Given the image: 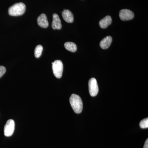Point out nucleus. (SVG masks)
<instances>
[{
  "instance_id": "3",
  "label": "nucleus",
  "mask_w": 148,
  "mask_h": 148,
  "mask_svg": "<svg viewBox=\"0 0 148 148\" xmlns=\"http://www.w3.org/2000/svg\"><path fill=\"white\" fill-rule=\"evenodd\" d=\"M52 70L54 76L58 79L62 77L64 70V66L62 61L60 60H56L52 63Z\"/></svg>"
},
{
  "instance_id": "15",
  "label": "nucleus",
  "mask_w": 148,
  "mask_h": 148,
  "mask_svg": "<svg viewBox=\"0 0 148 148\" xmlns=\"http://www.w3.org/2000/svg\"><path fill=\"white\" fill-rule=\"evenodd\" d=\"M6 72V69L5 67L3 66H0V78Z\"/></svg>"
},
{
  "instance_id": "12",
  "label": "nucleus",
  "mask_w": 148,
  "mask_h": 148,
  "mask_svg": "<svg viewBox=\"0 0 148 148\" xmlns=\"http://www.w3.org/2000/svg\"><path fill=\"white\" fill-rule=\"evenodd\" d=\"M65 48L67 50L71 52H75L77 50V47L76 45L73 42H66L64 44Z\"/></svg>"
},
{
  "instance_id": "7",
  "label": "nucleus",
  "mask_w": 148,
  "mask_h": 148,
  "mask_svg": "<svg viewBox=\"0 0 148 148\" xmlns=\"http://www.w3.org/2000/svg\"><path fill=\"white\" fill-rule=\"evenodd\" d=\"M37 21L39 26L42 28H46L48 27L49 23L47 17L45 14H42L38 16Z\"/></svg>"
},
{
  "instance_id": "6",
  "label": "nucleus",
  "mask_w": 148,
  "mask_h": 148,
  "mask_svg": "<svg viewBox=\"0 0 148 148\" xmlns=\"http://www.w3.org/2000/svg\"><path fill=\"white\" fill-rule=\"evenodd\" d=\"M119 17L122 21H128L134 18V14L129 10L123 9L120 11Z\"/></svg>"
},
{
  "instance_id": "9",
  "label": "nucleus",
  "mask_w": 148,
  "mask_h": 148,
  "mask_svg": "<svg viewBox=\"0 0 148 148\" xmlns=\"http://www.w3.org/2000/svg\"><path fill=\"white\" fill-rule=\"evenodd\" d=\"M64 20L68 23H72L74 21L73 14L69 10H64L62 13Z\"/></svg>"
},
{
  "instance_id": "4",
  "label": "nucleus",
  "mask_w": 148,
  "mask_h": 148,
  "mask_svg": "<svg viewBox=\"0 0 148 148\" xmlns=\"http://www.w3.org/2000/svg\"><path fill=\"white\" fill-rule=\"evenodd\" d=\"M88 90L90 95L92 97L98 94L99 89L97 80L94 78L90 79L88 82Z\"/></svg>"
},
{
  "instance_id": "2",
  "label": "nucleus",
  "mask_w": 148,
  "mask_h": 148,
  "mask_svg": "<svg viewBox=\"0 0 148 148\" xmlns=\"http://www.w3.org/2000/svg\"><path fill=\"white\" fill-rule=\"evenodd\" d=\"M25 11L26 5L24 3H16L9 8L8 13L10 16H18L24 14Z\"/></svg>"
},
{
  "instance_id": "11",
  "label": "nucleus",
  "mask_w": 148,
  "mask_h": 148,
  "mask_svg": "<svg viewBox=\"0 0 148 148\" xmlns=\"http://www.w3.org/2000/svg\"><path fill=\"white\" fill-rule=\"evenodd\" d=\"M112 23V18L110 16H106L99 22V25L102 29H106Z\"/></svg>"
},
{
  "instance_id": "14",
  "label": "nucleus",
  "mask_w": 148,
  "mask_h": 148,
  "mask_svg": "<svg viewBox=\"0 0 148 148\" xmlns=\"http://www.w3.org/2000/svg\"><path fill=\"white\" fill-rule=\"evenodd\" d=\"M140 126L142 128H147L148 127V119H145L140 121Z\"/></svg>"
},
{
  "instance_id": "5",
  "label": "nucleus",
  "mask_w": 148,
  "mask_h": 148,
  "mask_svg": "<svg viewBox=\"0 0 148 148\" xmlns=\"http://www.w3.org/2000/svg\"><path fill=\"white\" fill-rule=\"evenodd\" d=\"M15 127V123L12 119H9L7 121L4 128V133L6 137H10L13 134Z\"/></svg>"
},
{
  "instance_id": "1",
  "label": "nucleus",
  "mask_w": 148,
  "mask_h": 148,
  "mask_svg": "<svg viewBox=\"0 0 148 148\" xmlns=\"http://www.w3.org/2000/svg\"><path fill=\"white\" fill-rule=\"evenodd\" d=\"M70 102L72 108L77 114L82 112L83 110V102L81 98L76 94H73L71 95Z\"/></svg>"
},
{
  "instance_id": "10",
  "label": "nucleus",
  "mask_w": 148,
  "mask_h": 148,
  "mask_svg": "<svg viewBox=\"0 0 148 148\" xmlns=\"http://www.w3.org/2000/svg\"><path fill=\"white\" fill-rule=\"evenodd\" d=\"M112 41V38L110 36H108L103 38L100 42V45L101 48L106 49L108 48Z\"/></svg>"
},
{
  "instance_id": "13",
  "label": "nucleus",
  "mask_w": 148,
  "mask_h": 148,
  "mask_svg": "<svg viewBox=\"0 0 148 148\" xmlns=\"http://www.w3.org/2000/svg\"><path fill=\"white\" fill-rule=\"evenodd\" d=\"M43 51V47L41 45H37L35 49V56L36 58H39L42 55Z\"/></svg>"
},
{
  "instance_id": "16",
  "label": "nucleus",
  "mask_w": 148,
  "mask_h": 148,
  "mask_svg": "<svg viewBox=\"0 0 148 148\" xmlns=\"http://www.w3.org/2000/svg\"><path fill=\"white\" fill-rule=\"evenodd\" d=\"M148 148V140L147 139L146 140L145 143V145H144V148Z\"/></svg>"
},
{
  "instance_id": "8",
  "label": "nucleus",
  "mask_w": 148,
  "mask_h": 148,
  "mask_svg": "<svg viewBox=\"0 0 148 148\" xmlns=\"http://www.w3.org/2000/svg\"><path fill=\"white\" fill-rule=\"evenodd\" d=\"M51 27L53 29L58 30H60L62 28L61 19L58 14H54L53 15V21Z\"/></svg>"
}]
</instances>
